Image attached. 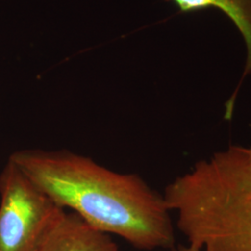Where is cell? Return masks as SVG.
<instances>
[{
	"mask_svg": "<svg viewBox=\"0 0 251 251\" xmlns=\"http://www.w3.org/2000/svg\"><path fill=\"white\" fill-rule=\"evenodd\" d=\"M9 160L58 205L94 229L116 234L142 251L176 245L164 196L140 175L111 171L68 150L23 149Z\"/></svg>",
	"mask_w": 251,
	"mask_h": 251,
	"instance_id": "obj_1",
	"label": "cell"
},
{
	"mask_svg": "<svg viewBox=\"0 0 251 251\" xmlns=\"http://www.w3.org/2000/svg\"><path fill=\"white\" fill-rule=\"evenodd\" d=\"M65 212L8 160L0 173V251H41Z\"/></svg>",
	"mask_w": 251,
	"mask_h": 251,
	"instance_id": "obj_2",
	"label": "cell"
},
{
	"mask_svg": "<svg viewBox=\"0 0 251 251\" xmlns=\"http://www.w3.org/2000/svg\"><path fill=\"white\" fill-rule=\"evenodd\" d=\"M41 251H119L110 234L98 231L74 212H65Z\"/></svg>",
	"mask_w": 251,
	"mask_h": 251,
	"instance_id": "obj_3",
	"label": "cell"
},
{
	"mask_svg": "<svg viewBox=\"0 0 251 251\" xmlns=\"http://www.w3.org/2000/svg\"><path fill=\"white\" fill-rule=\"evenodd\" d=\"M179 9L180 12L187 13L201 9L216 8L221 9L231 19L241 32L248 48V59L242 78L233 92L231 99L226 102V118L233 115L235 97L242 84L243 79L251 74V0H171Z\"/></svg>",
	"mask_w": 251,
	"mask_h": 251,
	"instance_id": "obj_4",
	"label": "cell"
},
{
	"mask_svg": "<svg viewBox=\"0 0 251 251\" xmlns=\"http://www.w3.org/2000/svg\"><path fill=\"white\" fill-rule=\"evenodd\" d=\"M169 251H201L198 248L192 246L188 244L187 246H183V245H175L174 247H172Z\"/></svg>",
	"mask_w": 251,
	"mask_h": 251,
	"instance_id": "obj_5",
	"label": "cell"
},
{
	"mask_svg": "<svg viewBox=\"0 0 251 251\" xmlns=\"http://www.w3.org/2000/svg\"><path fill=\"white\" fill-rule=\"evenodd\" d=\"M248 150H249V152H250L251 156V147H248Z\"/></svg>",
	"mask_w": 251,
	"mask_h": 251,
	"instance_id": "obj_6",
	"label": "cell"
}]
</instances>
